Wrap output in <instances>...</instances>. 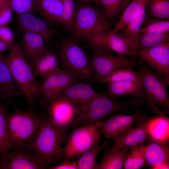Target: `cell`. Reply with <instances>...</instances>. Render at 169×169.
<instances>
[{
    "label": "cell",
    "instance_id": "42",
    "mask_svg": "<svg viewBox=\"0 0 169 169\" xmlns=\"http://www.w3.org/2000/svg\"><path fill=\"white\" fill-rule=\"evenodd\" d=\"M12 47L0 40V54H4L5 52L10 51Z\"/></svg>",
    "mask_w": 169,
    "mask_h": 169
},
{
    "label": "cell",
    "instance_id": "47",
    "mask_svg": "<svg viewBox=\"0 0 169 169\" xmlns=\"http://www.w3.org/2000/svg\"><path fill=\"white\" fill-rule=\"evenodd\" d=\"M4 0H0V3L2 2Z\"/></svg>",
    "mask_w": 169,
    "mask_h": 169
},
{
    "label": "cell",
    "instance_id": "13",
    "mask_svg": "<svg viewBox=\"0 0 169 169\" xmlns=\"http://www.w3.org/2000/svg\"><path fill=\"white\" fill-rule=\"evenodd\" d=\"M137 56L143 64L169 81V42L151 48L139 49Z\"/></svg>",
    "mask_w": 169,
    "mask_h": 169
},
{
    "label": "cell",
    "instance_id": "1",
    "mask_svg": "<svg viewBox=\"0 0 169 169\" xmlns=\"http://www.w3.org/2000/svg\"><path fill=\"white\" fill-rule=\"evenodd\" d=\"M69 129V127L59 126L44 114L35 140L23 145L32 150L46 169H50L63 160L62 146L66 141Z\"/></svg>",
    "mask_w": 169,
    "mask_h": 169
},
{
    "label": "cell",
    "instance_id": "7",
    "mask_svg": "<svg viewBox=\"0 0 169 169\" xmlns=\"http://www.w3.org/2000/svg\"><path fill=\"white\" fill-rule=\"evenodd\" d=\"M101 123L102 120L93 124L71 128L67 135L66 144L62 148V160L74 161L80 154L99 145L101 138Z\"/></svg>",
    "mask_w": 169,
    "mask_h": 169
},
{
    "label": "cell",
    "instance_id": "11",
    "mask_svg": "<svg viewBox=\"0 0 169 169\" xmlns=\"http://www.w3.org/2000/svg\"><path fill=\"white\" fill-rule=\"evenodd\" d=\"M44 80V82L38 87L35 94L36 100H38L41 107L80 79L60 68Z\"/></svg>",
    "mask_w": 169,
    "mask_h": 169
},
{
    "label": "cell",
    "instance_id": "29",
    "mask_svg": "<svg viewBox=\"0 0 169 169\" xmlns=\"http://www.w3.org/2000/svg\"><path fill=\"white\" fill-rule=\"evenodd\" d=\"M144 1L146 14L158 20H169V0Z\"/></svg>",
    "mask_w": 169,
    "mask_h": 169
},
{
    "label": "cell",
    "instance_id": "4",
    "mask_svg": "<svg viewBox=\"0 0 169 169\" xmlns=\"http://www.w3.org/2000/svg\"><path fill=\"white\" fill-rule=\"evenodd\" d=\"M7 64L18 86L30 106L34 104L38 87L31 64L20 44H14L6 56Z\"/></svg>",
    "mask_w": 169,
    "mask_h": 169
},
{
    "label": "cell",
    "instance_id": "16",
    "mask_svg": "<svg viewBox=\"0 0 169 169\" xmlns=\"http://www.w3.org/2000/svg\"><path fill=\"white\" fill-rule=\"evenodd\" d=\"M42 108L48 117L62 127H69L75 118L76 108L58 97L46 103Z\"/></svg>",
    "mask_w": 169,
    "mask_h": 169
},
{
    "label": "cell",
    "instance_id": "8",
    "mask_svg": "<svg viewBox=\"0 0 169 169\" xmlns=\"http://www.w3.org/2000/svg\"><path fill=\"white\" fill-rule=\"evenodd\" d=\"M89 57L93 74V82L102 86L105 78L115 69L138 68L140 65L139 62L135 59L122 55H115L111 51L106 49L94 50Z\"/></svg>",
    "mask_w": 169,
    "mask_h": 169
},
{
    "label": "cell",
    "instance_id": "10",
    "mask_svg": "<svg viewBox=\"0 0 169 169\" xmlns=\"http://www.w3.org/2000/svg\"><path fill=\"white\" fill-rule=\"evenodd\" d=\"M123 112L102 120L100 131L105 137L116 141L133 129L136 123L139 125L149 118L145 110L140 108H136L135 112L130 115H124Z\"/></svg>",
    "mask_w": 169,
    "mask_h": 169
},
{
    "label": "cell",
    "instance_id": "39",
    "mask_svg": "<svg viewBox=\"0 0 169 169\" xmlns=\"http://www.w3.org/2000/svg\"><path fill=\"white\" fill-rule=\"evenodd\" d=\"M13 11L10 0L0 3V25H7L11 21Z\"/></svg>",
    "mask_w": 169,
    "mask_h": 169
},
{
    "label": "cell",
    "instance_id": "2",
    "mask_svg": "<svg viewBox=\"0 0 169 169\" xmlns=\"http://www.w3.org/2000/svg\"><path fill=\"white\" fill-rule=\"evenodd\" d=\"M143 104L141 101L133 97L122 102L100 94L84 106L76 108L75 119L69 128L93 124L114 113L125 112L127 108H141Z\"/></svg>",
    "mask_w": 169,
    "mask_h": 169
},
{
    "label": "cell",
    "instance_id": "43",
    "mask_svg": "<svg viewBox=\"0 0 169 169\" xmlns=\"http://www.w3.org/2000/svg\"><path fill=\"white\" fill-rule=\"evenodd\" d=\"M131 0H123L120 9L119 14L122 12L124 9Z\"/></svg>",
    "mask_w": 169,
    "mask_h": 169
},
{
    "label": "cell",
    "instance_id": "34",
    "mask_svg": "<svg viewBox=\"0 0 169 169\" xmlns=\"http://www.w3.org/2000/svg\"><path fill=\"white\" fill-rule=\"evenodd\" d=\"M168 42L169 32L161 33H146L140 34L138 44L139 49L154 47Z\"/></svg>",
    "mask_w": 169,
    "mask_h": 169
},
{
    "label": "cell",
    "instance_id": "27",
    "mask_svg": "<svg viewBox=\"0 0 169 169\" xmlns=\"http://www.w3.org/2000/svg\"><path fill=\"white\" fill-rule=\"evenodd\" d=\"M129 148L111 151L110 148L106 149L103 152L102 158L98 164L97 169H121L129 150Z\"/></svg>",
    "mask_w": 169,
    "mask_h": 169
},
{
    "label": "cell",
    "instance_id": "32",
    "mask_svg": "<svg viewBox=\"0 0 169 169\" xmlns=\"http://www.w3.org/2000/svg\"><path fill=\"white\" fill-rule=\"evenodd\" d=\"M123 81L140 82L139 72L132 68L126 67L118 68L114 70L105 78L104 82L105 83Z\"/></svg>",
    "mask_w": 169,
    "mask_h": 169
},
{
    "label": "cell",
    "instance_id": "25",
    "mask_svg": "<svg viewBox=\"0 0 169 169\" xmlns=\"http://www.w3.org/2000/svg\"><path fill=\"white\" fill-rule=\"evenodd\" d=\"M36 8L47 21L60 24L63 9L62 0H36Z\"/></svg>",
    "mask_w": 169,
    "mask_h": 169
},
{
    "label": "cell",
    "instance_id": "17",
    "mask_svg": "<svg viewBox=\"0 0 169 169\" xmlns=\"http://www.w3.org/2000/svg\"><path fill=\"white\" fill-rule=\"evenodd\" d=\"M18 21L20 28L25 31H29L41 36L46 42L54 38L56 33L49 23L32 13L18 15Z\"/></svg>",
    "mask_w": 169,
    "mask_h": 169
},
{
    "label": "cell",
    "instance_id": "28",
    "mask_svg": "<svg viewBox=\"0 0 169 169\" xmlns=\"http://www.w3.org/2000/svg\"><path fill=\"white\" fill-rule=\"evenodd\" d=\"M108 143L107 141H105L101 145L94 146L78 156L76 161L78 169H97V157Z\"/></svg>",
    "mask_w": 169,
    "mask_h": 169
},
{
    "label": "cell",
    "instance_id": "6",
    "mask_svg": "<svg viewBox=\"0 0 169 169\" xmlns=\"http://www.w3.org/2000/svg\"><path fill=\"white\" fill-rule=\"evenodd\" d=\"M88 3L82 2L77 5L70 34L78 39L112 30L108 22L97 8Z\"/></svg>",
    "mask_w": 169,
    "mask_h": 169
},
{
    "label": "cell",
    "instance_id": "31",
    "mask_svg": "<svg viewBox=\"0 0 169 169\" xmlns=\"http://www.w3.org/2000/svg\"><path fill=\"white\" fill-rule=\"evenodd\" d=\"M146 161L143 145L130 148L124 162L123 169H138L145 165Z\"/></svg>",
    "mask_w": 169,
    "mask_h": 169
},
{
    "label": "cell",
    "instance_id": "14",
    "mask_svg": "<svg viewBox=\"0 0 169 169\" xmlns=\"http://www.w3.org/2000/svg\"><path fill=\"white\" fill-rule=\"evenodd\" d=\"M112 31L104 32L87 38L89 48L94 50H113L118 54L127 57L137 56V53L131 50L117 33Z\"/></svg>",
    "mask_w": 169,
    "mask_h": 169
},
{
    "label": "cell",
    "instance_id": "18",
    "mask_svg": "<svg viewBox=\"0 0 169 169\" xmlns=\"http://www.w3.org/2000/svg\"><path fill=\"white\" fill-rule=\"evenodd\" d=\"M145 146V166L151 169L163 164L169 165V141H162L149 137Z\"/></svg>",
    "mask_w": 169,
    "mask_h": 169
},
{
    "label": "cell",
    "instance_id": "24",
    "mask_svg": "<svg viewBox=\"0 0 169 169\" xmlns=\"http://www.w3.org/2000/svg\"><path fill=\"white\" fill-rule=\"evenodd\" d=\"M0 94L8 96L23 94L14 79L4 54H0Z\"/></svg>",
    "mask_w": 169,
    "mask_h": 169
},
{
    "label": "cell",
    "instance_id": "23",
    "mask_svg": "<svg viewBox=\"0 0 169 169\" xmlns=\"http://www.w3.org/2000/svg\"><path fill=\"white\" fill-rule=\"evenodd\" d=\"M146 14L145 4L139 16L120 30L119 33H116L131 50L136 53L139 49L138 43L140 34L139 31Z\"/></svg>",
    "mask_w": 169,
    "mask_h": 169
},
{
    "label": "cell",
    "instance_id": "46",
    "mask_svg": "<svg viewBox=\"0 0 169 169\" xmlns=\"http://www.w3.org/2000/svg\"><path fill=\"white\" fill-rule=\"evenodd\" d=\"M6 97V96L5 95H3V94H0V97Z\"/></svg>",
    "mask_w": 169,
    "mask_h": 169
},
{
    "label": "cell",
    "instance_id": "12",
    "mask_svg": "<svg viewBox=\"0 0 169 169\" xmlns=\"http://www.w3.org/2000/svg\"><path fill=\"white\" fill-rule=\"evenodd\" d=\"M12 152L2 154L0 169H46L42 161L30 149L17 146Z\"/></svg>",
    "mask_w": 169,
    "mask_h": 169
},
{
    "label": "cell",
    "instance_id": "26",
    "mask_svg": "<svg viewBox=\"0 0 169 169\" xmlns=\"http://www.w3.org/2000/svg\"><path fill=\"white\" fill-rule=\"evenodd\" d=\"M144 0H131L122 11L112 32L116 33L136 19L145 5Z\"/></svg>",
    "mask_w": 169,
    "mask_h": 169
},
{
    "label": "cell",
    "instance_id": "5",
    "mask_svg": "<svg viewBox=\"0 0 169 169\" xmlns=\"http://www.w3.org/2000/svg\"><path fill=\"white\" fill-rule=\"evenodd\" d=\"M78 40L73 37L61 41L58 54L59 66L66 72L90 83L93 80L90 59Z\"/></svg>",
    "mask_w": 169,
    "mask_h": 169
},
{
    "label": "cell",
    "instance_id": "41",
    "mask_svg": "<svg viewBox=\"0 0 169 169\" xmlns=\"http://www.w3.org/2000/svg\"><path fill=\"white\" fill-rule=\"evenodd\" d=\"M50 169H78L76 161L63 160L57 165Z\"/></svg>",
    "mask_w": 169,
    "mask_h": 169
},
{
    "label": "cell",
    "instance_id": "35",
    "mask_svg": "<svg viewBox=\"0 0 169 169\" xmlns=\"http://www.w3.org/2000/svg\"><path fill=\"white\" fill-rule=\"evenodd\" d=\"M123 0H97L96 7L108 22L119 14Z\"/></svg>",
    "mask_w": 169,
    "mask_h": 169
},
{
    "label": "cell",
    "instance_id": "3",
    "mask_svg": "<svg viewBox=\"0 0 169 169\" xmlns=\"http://www.w3.org/2000/svg\"><path fill=\"white\" fill-rule=\"evenodd\" d=\"M43 115L32 110L23 111L18 109L8 113L7 128L10 149L35 140L41 127Z\"/></svg>",
    "mask_w": 169,
    "mask_h": 169
},
{
    "label": "cell",
    "instance_id": "44",
    "mask_svg": "<svg viewBox=\"0 0 169 169\" xmlns=\"http://www.w3.org/2000/svg\"><path fill=\"white\" fill-rule=\"evenodd\" d=\"M169 165L167 164H163L160 166L156 167L154 169H169Z\"/></svg>",
    "mask_w": 169,
    "mask_h": 169
},
{
    "label": "cell",
    "instance_id": "40",
    "mask_svg": "<svg viewBox=\"0 0 169 169\" xmlns=\"http://www.w3.org/2000/svg\"><path fill=\"white\" fill-rule=\"evenodd\" d=\"M0 40L11 46L14 44V34L7 25H0Z\"/></svg>",
    "mask_w": 169,
    "mask_h": 169
},
{
    "label": "cell",
    "instance_id": "15",
    "mask_svg": "<svg viewBox=\"0 0 169 169\" xmlns=\"http://www.w3.org/2000/svg\"><path fill=\"white\" fill-rule=\"evenodd\" d=\"M80 80L69 86L57 97L78 108L86 105L100 94L95 91L89 83Z\"/></svg>",
    "mask_w": 169,
    "mask_h": 169
},
{
    "label": "cell",
    "instance_id": "20",
    "mask_svg": "<svg viewBox=\"0 0 169 169\" xmlns=\"http://www.w3.org/2000/svg\"><path fill=\"white\" fill-rule=\"evenodd\" d=\"M106 96L113 100L122 96L130 95L141 101L144 103L146 96L140 82L123 81L108 83L106 85Z\"/></svg>",
    "mask_w": 169,
    "mask_h": 169
},
{
    "label": "cell",
    "instance_id": "19",
    "mask_svg": "<svg viewBox=\"0 0 169 169\" xmlns=\"http://www.w3.org/2000/svg\"><path fill=\"white\" fill-rule=\"evenodd\" d=\"M152 117L148 118L136 127H134L119 140L115 141L110 150L117 151L143 145L149 137V127Z\"/></svg>",
    "mask_w": 169,
    "mask_h": 169
},
{
    "label": "cell",
    "instance_id": "38",
    "mask_svg": "<svg viewBox=\"0 0 169 169\" xmlns=\"http://www.w3.org/2000/svg\"><path fill=\"white\" fill-rule=\"evenodd\" d=\"M13 11L18 15L32 13L36 9V0H10Z\"/></svg>",
    "mask_w": 169,
    "mask_h": 169
},
{
    "label": "cell",
    "instance_id": "22",
    "mask_svg": "<svg viewBox=\"0 0 169 169\" xmlns=\"http://www.w3.org/2000/svg\"><path fill=\"white\" fill-rule=\"evenodd\" d=\"M24 32L20 44L31 64L38 56L51 49L46 46L45 41L39 35L29 31Z\"/></svg>",
    "mask_w": 169,
    "mask_h": 169
},
{
    "label": "cell",
    "instance_id": "45",
    "mask_svg": "<svg viewBox=\"0 0 169 169\" xmlns=\"http://www.w3.org/2000/svg\"><path fill=\"white\" fill-rule=\"evenodd\" d=\"M81 1L84 3H89L90 2L92 1H95V2L97 0H81Z\"/></svg>",
    "mask_w": 169,
    "mask_h": 169
},
{
    "label": "cell",
    "instance_id": "9",
    "mask_svg": "<svg viewBox=\"0 0 169 169\" xmlns=\"http://www.w3.org/2000/svg\"><path fill=\"white\" fill-rule=\"evenodd\" d=\"M140 82L145 94L165 114L169 113V99L167 88L169 81L149 67L139 62Z\"/></svg>",
    "mask_w": 169,
    "mask_h": 169
},
{
    "label": "cell",
    "instance_id": "21",
    "mask_svg": "<svg viewBox=\"0 0 169 169\" xmlns=\"http://www.w3.org/2000/svg\"><path fill=\"white\" fill-rule=\"evenodd\" d=\"M31 65L36 77L44 79L61 68L58 54L51 49L38 56Z\"/></svg>",
    "mask_w": 169,
    "mask_h": 169
},
{
    "label": "cell",
    "instance_id": "33",
    "mask_svg": "<svg viewBox=\"0 0 169 169\" xmlns=\"http://www.w3.org/2000/svg\"><path fill=\"white\" fill-rule=\"evenodd\" d=\"M169 32V20H159L146 13L140 34L146 33H161Z\"/></svg>",
    "mask_w": 169,
    "mask_h": 169
},
{
    "label": "cell",
    "instance_id": "30",
    "mask_svg": "<svg viewBox=\"0 0 169 169\" xmlns=\"http://www.w3.org/2000/svg\"><path fill=\"white\" fill-rule=\"evenodd\" d=\"M169 118L152 117L149 127V137L162 141H169Z\"/></svg>",
    "mask_w": 169,
    "mask_h": 169
},
{
    "label": "cell",
    "instance_id": "37",
    "mask_svg": "<svg viewBox=\"0 0 169 169\" xmlns=\"http://www.w3.org/2000/svg\"><path fill=\"white\" fill-rule=\"evenodd\" d=\"M8 114L6 107L0 102V153L1 155L8 152L10 149L7 128Z\"/></svg>",
    "mask_w": 169,
    "mask_h": 169
},
{
    "label": "cell",
    "instance_id": "36",
    "mask_svg": "<svg viewBox=\"0 0 169 169\" xmlns=\"http://www.w3.org/2000/svg\"><path fill=\"white\" fill-rule=\"evenodd\" d=\"M62 0L63 9L60 24L70 34L75 17L77 5L76 0Z\"/></svg>",
    "mask_w": 169,
    "mask_h": 169
}]
</instances>
